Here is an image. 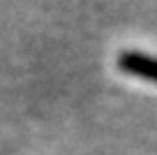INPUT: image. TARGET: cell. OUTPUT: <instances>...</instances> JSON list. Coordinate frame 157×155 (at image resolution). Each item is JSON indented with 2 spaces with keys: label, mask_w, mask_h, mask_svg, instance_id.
<instances>
[{
  "label": "cell",
  "mask_w": 157,
  "mask_h": 155,
  "mask_svg": "<svg viewBox=\"0 0 157 155\" xmlns=\"http://www.w3.org/2000/svg\"><path fill=\"white\" fill-rule=\"evenodd\" d=\"M118 70L129 77H139L146 81L157 83V56L143 54V51H123L116 60Z\"/></svg>",
  "instance_id": "6da1fadb"
}]
</instances>
